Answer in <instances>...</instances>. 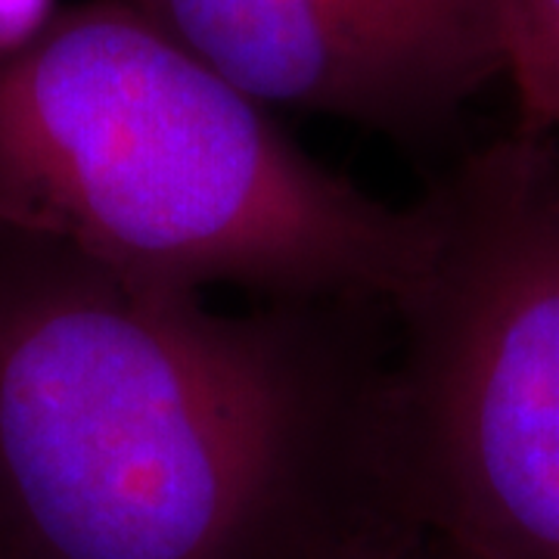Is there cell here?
<instances>
[{
  "label": "cell",
  "instance_id": "277c9868",
  "mask_svg": "<svg viewBox=\"0 0 559 559\" xmlns=\"http://www.w3.org/2000/svg\"><path fill=\"white\" fill-rule=\"evenodd\" d=\"M252 100L401 146L507 75L503 0H134Z\"/></svg>",
  "mask_w": 559,
  "mask_h": 559
},
{
  "label": "cell",
  "instance_id": "5b68a950",
  "mask_svg": "<svg viewBox=\"0 0 559 559\" xmlns=\"http://www.w3.org/2000/svg\"><path fill=\"white\" fill-rule=\"evenodd\" d=\"M503 47L516 128L559 134V0H503Z\"/></svg>",
  "mask_w": 559,
  "mask_h": 559
},
{
  "label": "cell",
  "instance_id": "52a82bcc",
  "mask_svg": "<svg viewBox=\"0 0 559 559\" xmlns=\"http://www.w3.org/2000/svg\"><path fill=\"white\" fill-rule=\"evenodd\" d=\"M50 16V0H0V53L35 35Z\"/></svg>",
  "mask_w": 559,
  "mask_h": 559
},
{
  "label": "cell",
  "instance_id": "8992f818",
  "mask_svg": "<svg viewBox=\"0 0 559 559\" xmlns=\"http://www.w3.org/2000/svg\"><path fill=\"white\" fill-rule=\"evenodd\" d=\"M323 559H466L423 525H395L345 544Z\"/></svg>",
  "mask_w": 559,
  "mask_h": 559
},
{
  "label": "cell",
  "instance_id": "3957f363",
  "mask_svg": "<svg viewBox=\"0 0 559 559\" xmlns=\"http://www.w3.org/2000/svg\"><path fill=\"white\" fill-rule=\"evenodd\" d=\"M414 212L389 301L404 503L466 559H559V134L513 128Z\"/></svg>",
  "mask_w": 559,
  "mask_h": 559
},
{
  "label": "cell",
  "instance_id": "7a4b0ae2",
  "mask_svg": "<svg viewBox=\"0 0 559 559\" xmlns=\"http://www.w3.org/2000/svg\"><path fill=\"white\" fill-rule=\"evenodd\" d=\"M0 227L134 283L389 305L417 249L271 109L134 0L50 13L0 53Z\"/></svg>",
  "mask_w": 559,
  "mask_h": 559
},
{
  "label": "cell",
  "instance_id": "6da1fadb",
  "mask_svg": "<svg viewBox=\"0 0 559 559\" xmlns=\"http://www.w3.org/2000/svg\"><path fill=\"white\" fill-rule=\"evenodd\" d=\"M385 318L221 311L0 227V559H323L407 522Z\"/></svg>",
  "mask_w": 559,
  "mask_h": 559
}]
</instances>
